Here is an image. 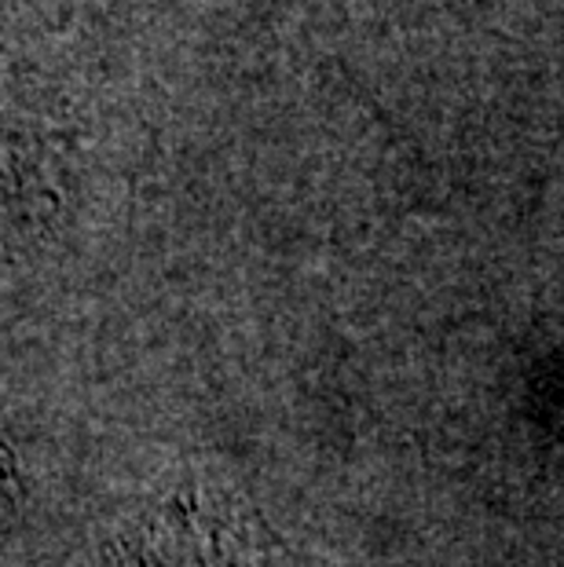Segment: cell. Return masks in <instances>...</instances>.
Returning a JSON list of instances; mask_svg holds the SVG:
<instances>
[{"instance_id":"cell-1","label":"cell","mask_w":564,"mask_h":567,"mask_svg":"<svg viewBox=\"0 0 564 567\" xmlns=\"http://www.w3.org/2000/svg\"><path fill=\"white\" fill-rule=\"evenodd\" d=\"M117 567H271V560L254 538L187 513L154 527Z\"/></svg>"}]
</instances>
